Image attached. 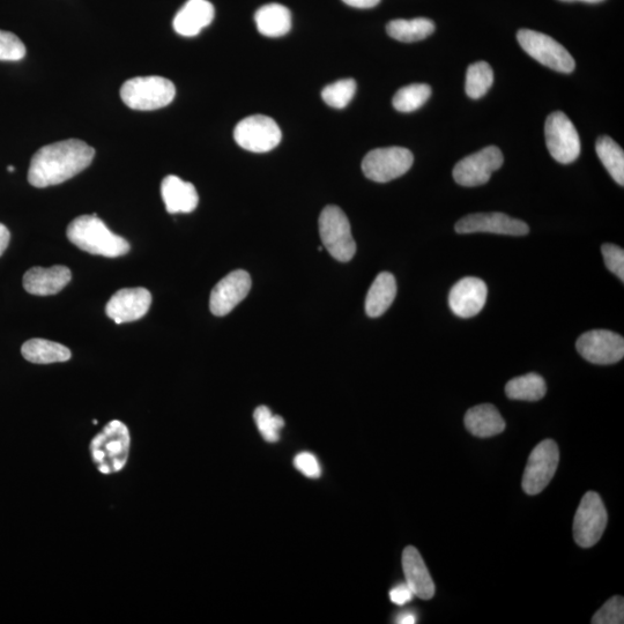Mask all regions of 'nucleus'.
<instances>
[{
    "mask_svg": "<svg viewBox=\"0 0 624 624\" xmlns=\"http://www.w3.org/2000/svg\"><path fill=\"white\" fill-rule=\"evenodd\" d=\"M94 156V148L78 139L44 146L33 156L28 182L39 189L62 184L91 166Z\"/></svg>",
    "mask_w": 624,
    "mask_h": 624,
    "instance_id": "obj_1",
    "label": "nucleus"
},
{
    "mask_svg": "<svg viewBox=\"0 0 624 624\" xmlns=\"http://www.w3.org/2000/svg\"><path fill=\"white\" fill-rule=\"evenodd\" d=\"M68 239L80 250L96 256L116 258L130 251L129 242L111 232L96 214L74 219L68 227Z\"/></svg>",
    "mask_w": 624,
    "mask_h": 624,
    "instance_id": "obj_2",
    "label": "nucleus"
},
{
    "mask_svg": "<svg viewBox=\"0 0 624 624\" xmlns=\"http://www.w3.org/2000/svg\"><path fill=\"white\" fill-rule=\"evenodd\" d=\"M93 462L102 474L123 470L130 453V433L121 421H111L91 443Z\"/></svg>",
    "mask_w": 624,
    "mask_h": 624,
    "instance_id": "obj_3",
    "label": "nucleus"
},
{
    "mask_svg": "<svg viewBox=\"0 0 624 624\" xmlns=\"http://www.w3.org/2000/svg\"><path fill=\"white\" fill-rule=\"evenodd\" d=\"M172 81L162 77H137L123 84L121 98L130 109L151 111L165 108L175 99Z\"/></svg>",
    "mask_w": 624,
    "mask_h": 624,
    "instance_id": "obj_4",
    "label": "nucleus"
},
{
    "mask_svg": "<svg viewBox=\"0 0 624 624\" xmlns=\"http://www.w3.org/2000/svg\"><path fill=\"white\" fill-rule=\"evenodd\" d=\"M319 234L329 254L341 263L352 260L356 252L351 224L341 208L325 207L319 217Z\"/></svg>",
    "mask_w": 624,
    "mask_h": 624,
    "instance_id": "obj_5",
    "label": "nucleus"
},
{
    "mask_svg": "<svg viewBox=\"0 0 624 624\" xmlns=\"http://www.w3.org/2000/svg\"><path fill=\"white\" fill-rule=\"evenodd\" d=\"M517 40L527 55L547 68L561 73L574 72L576 68L574 57L551 36L531 29H522L517 33Z\"/></svg>",
    "mask_w": 624,
    "mask_h": 624,
    "instance_id": "obj_6",
    "label": "nucleus"
},
{
    "mask_svg": "<svg viewBox=\"0 0 624 624\" xmlns=\"http://www.w3.org/2000/svg\"><path fill=\"white\" fill-rule=\"evenodd\" d=\"M413 162L414 156L407 148H377L364 156L362 170L370 181L388 183L405 175Z\"/></svg>",
    "mask_w": 624,
    "mask_h": 624,
    "instance_id": "obj_7",
    "label": "nucleus"
},
{
    "mask_svg": "<svg viewBox=\"0 0 624 624\" xmlns=\"http://www.w3.org/2000/svg\"><path fill=\"white\" fill-rule=\"evenodd\" d=\"M607 522V510L600 495L596 492L586 493L577 509L572 529L577 545L590 548L598 544Z\"/></svg>",
    "mask_w": 624,
    "mask_h": 624,
    "instance_id": "obj_8",
    "label": "nucleus"
},
{
    "mask_svg": "<svg viewBox=\"0 0 624 624\" xmlns=\"http://www.w3.org/2000/svg\"><path fill=\"white\" fill-rule=\"evenodd\" d=\"M545 139L549 153L562 165L575 162L581 155V138L566 114L556 111L545 123Z\"/></svg>",
    "mask_w": 624,
    "mask_h": 624,
    "instance_id": "obj_9",
    "label": "nucleus"
},
{
    "mask_svg": "<svg viewBox=\"0 0 624 624\" xmlns=\"http://www.w3.org/2000/svg\"><path fill=\"white\" fill-rule=\"evenodd\" d=\"M560 451L553 440H545L532 451L523 477V489L527 495H538L552 481L559 466Z\"/></svg>",
    "mask_w": 624,
    "mask_h": 624,
    "instance_id": "obj_10",
    "label": "nucleus"
},
{
    "mask_svg": "<svg viewBox=\"0 0 624 624\" xmlns=\"http://www.w3.org/2000/svg\"><path fill=\"white\" fill-rule=\"evenodd\" d=\"M281 130L271 117L254 115L236 125L234 139L237 145L249 152L266 153L274 150L281 141Z\"/></svg>",
    "mask_w": 624,
    "mask_h": 624,
    "instance_id": "obj_11",
    "label": "nucleus"
},
{
    "mask_svg": "<svg viewBox=\"0 0 624 624\" xmlns=\"http://www.w3.org/2000/svg\"><path fill=\"white\" fill-rule=\"evenodd\" d=\"M504 162L503 154L499 147L488 146L484 150L466 156L453 168V178L463 187H479L486 184L496 170H499Z\"/></svg>",
    "mask_w": 624,
    "mask_h": 624,
    "instance_id": "obj_12",
    "label": "nucleus"
},
{
    "mask_svg": "<svg viewBox=\"0 0 624 624\" xmlns=\"http://www.w3.org/2000/svg\"><path fill=\"white\" fill-rule=\"evenodd\" d=\"M576 348L586 361L608 366L623 359L624 339L612 331L593 330L578 338Z\"/></svg>",
    "mask_w": 624,
    "mask_h": 624,
    "instance_id": "obj_13",
    "label": "nucleus"
},
{
    "mask_svg": "<svg viewBox=\"0 0 624 624\" xmlns=\"http://www.w3.org/2000/svg\"><path fill=\"white\" fill-rule=\"evenodd\" d=\"M458 234L492 233L509 236H524L530 228L524 221L503 213H478L467 215L456 225Z\"/></svg>",
    "mask_w": 624,
    "mask_h": 624,
    "instance_id": "obj_14",
    "label": "nucleus"
},
{
    "mask_svg": "<svg viewBox=\"0 0 624 624\" xmlns=\"http://www.w3.org/2000/svg\"><path fill=\"white\" fill-rule=\"evenodd\" d=\"M251 278L248 272L239 270L229 273L213 288L210 309L214 316L230 314L248 296Z\"/></svg>",
    "mask_w": 624,
    "mask_h": 624,
    "instance_id": "obj_15",
    "label": "nucleus"
},
{
    "mask_svg": "<svg viewBox=\"0 0 624 624\" xmlns=\"http://www.w3.org/2000/svg\"><path fill=\"white\" fill-rule=\"evenodd\" d=\"M151 304L152 295L146 288H125L111 296L106 312L117 325H121L143 318Z\"/></svg>",
    "mask_w": 624,
    "mask_h": 624,
    "instance_id": "obj_16",
    "label": "nucleus"
},
{
    "mask_svg": "<svg viewBox=\"0 0 624 624\" xmlns=\"http://www.w3.org/2000/svg\"><path fill=\"white\" fill-rule=\"evenodd\" d=\"M487 296L488 288L484 280L467 277L452 287L449 295V306L456 316L471 318L477 316L484 309Z\"/></svg>",
    "mask_w": 624,
    "mask_h": 624,
    "instance_id": "obj_17",
    "label": "nucleus"
},
{
    "mask_svg": "<svg viewBox=\"0 0 624 624\" xmlns=\"http://www.w3.org/2000/svg\"><path fill=\"white\" fill-rule=\"evenodd\" d=\"M72 274L68 267L55 265L44 269V267H33L24 276V287L26 292L37 296L55 295L63 291L69 285Z\"/></svg>",
    "mask_w": 624,
    "mask_h": 624,
    "instance_id": "obj_18",
    "label": "nucleus"
},
{
    "mask_svg": "<svg viewBox=\"0 0 624 624\" xmlns=\"http://www.w3.org/2000/svg\"><path fill=\"white\" fill-rule=\"evenodd\" d=\"M403 569L406 584L410 586L414 596L430 600L435 596V584L430 576L425 561L418 549L413 546L405 548L403 553Z\"/></svg>",
    "mask_w": 624,
    "mask_h": 624,
    "instance_id": "obj_19",
    "label": "nucleus"
},
{
    "mask_svg": "<svg viewBox=\"0 0 624 624\" xmlns=\"http://www.w3.org/2000/svg\"><path fill=\"white\" fill-rule=\"evenodd\" d=\"M214 16V7L207 0H188L176 14L173 26L177 34L192 37L210 26Z\"/></svg>",
    "mask_w": 624,
    "mask_h": 624,
    "instance_id": "obj_20",
    "label": "nucleus"
},
{
    "mask_svg": "<svg viewBox=\"0 0 624 624\" xmlns=\"http://www.w3.org/2000/svg\"><path fill=\"white\" fill-rule=\"evenodd\" d=\"M161 195L170 214L191 213L199 203L195 185L175 175H169L162 181Z\"/></svg>",
    "mask_w": 624,
    "mask_h": 624,
    "instance_id": "obj_21",
    "label": "nucleus"
},
{
    "mask_svg": "<svg viewBox=\"0 0 624 624\" xmlns=\"http://www.w3.org/2000/svg\"><path fill=\"white\" fill-rule=\"evenodd\" d=\"M465 426L472 435L487 438L503 433L505 421L494 405L482 404L467 411Z\"/></svg>",
    "mask_w": 624,
    "mask_h": 624,
    "instance_id": "obj_22",
    "label": "nucleus"
},
{
    "mask_svg": "<svg viewBox=\"0 0 624 624\" xmlns=\"http://www.w3.org/2000/svg\"><path fill=\"white\" fill-rule=\"evenodd\" d=\"M397 296V282L389 272L378 274L366 299V312L371 318L385 314Z\"/></svg>",
    "mask_w": 624,
    "mask_h": 624,
    "instance_id": "obj_23",
    "label": "nucleus"
},
{
    "mask_svg": "<svg viewBox=\"0 0 624 624\" xmlns=\"http://www.w3.org/2000/svg\"><path fill=\"white\" fill-rule=\"evenodd\" d=\"M256 26L260 34L267 37H281L292 28V14L286 6L267 4L256 12Z\"/></svg>",
    "mask_w": 624,
    "mask_h": 624,
    "instance_id": "obj_24",
    "label": "nucleus"
},
{
    "mask_svg": "<svg viewBox=\"0 0 624 624\" xmlns=\"http://www.w3.org/2000/svg\"><path fill=\"white\" fill-rule=\"evenodd\" d=\"M21 354L28 362L50 364L66 362L71 359L68 347L47 339H29L21 347Z\"/></svg>",
    "mask_w": 624,
    "mask_h": 624,
    "instance_id": "obj_25",
    "label": "nucleus"
},
{
    "mask_svg": "<svg viewBox=\"0 0 624 624\" xmlns=\"http://www.w3.org/2000/svg\"><path fill=\"white\" fill-rule=\"evenodd\" d=\"M386 32L392 39L400 42L412 43L427 39L435 32V24L426 18L412 20H392L386 26Z\"/></svg>",
    "mask_w": 624,
    "mask_h": 624,
    "instance_id": "obj_26",
    "label": "nucleus"
},
{
    "mask_svg": "<svg viewBox=\"0 0 624 624\" xmlns=\"http://www.w3.org/2000/svg\"><path fill=\"white\" fill-rule=\"evenodd\" d=\"M546 392L544 378L534 373L516 377L505 386V393L514 400L538 401L546 396Z\"/></svg>",
    "mask_w": 624,
    "mask_h": 624,
    "instance_id": "obj_27",
    "label": "nucleus"
},
{
    "mask_svg": "<svg viewBox=\"0 0 624 624\" xmlns=\"http://www.w3.org/2000/svg\"><path fill=\"white\" fill-rule=\"evenodd\" d=\"M596 151L601 162L607 169L613 180L624 185V152L619 144L611 137H600L597 141Z\"/></svg>",
    "mask_w": 624,
    "mask_h": 624,
    "instance_id": "obj_28",
    "label": "nucleus"
},
{
    "mask_svg": "<svg viewBox=\"0 0 624 624\" xmlns=\"http://www.w3.org/2000/svg\"><path fill=\"white\" fill-rule=\"evenodd\" d=\"M494 83L492 66L486 62L470 65L466 74L465 91L468 98L478 100L485 96Z\"/></svg>",
    "mask_w": 624,
    "mask_h": 624,
    "instance_id": "obj_29",
    "label": "nucleus"
},
{
    "mask_svg": "<svg viewBox=\"0 0 624 624\" xmlns=\"http://www.w3.org/2000/svg\"><path fill=\"white\" fill-rule=\"evenodd\" d=\"M430 96H432V87L426 84H413L399 89L392 103L400 113H412L420 109Z\"/></svg>",
    "mask_w": 624,
    "mask_h": 624,
    "instance_id": "obj_30",
    "label": "nucleus"
},
{
    "mask_svg": "<svg viewBox=\"0 0 624 624\" xmlns=\"http://www.w3.org/2000/svg\"><path fill=\"white\" fill-rule=\"evenodd\" d=\"M355 93V80L343 79L326 86L323 89L322 98L328 106L336 109H344L349 103H351Z\"/></svg>",
    "mask_w": 624,
    "mask_h": 624,
    "instance_id": "obj_31",
    "label": "nucleus"
},
{
    "mask_svg": "<svg viewBox=\"0 0 624 624\" xmlns=\"http://www.w3.org/2000/svg\"><path fill=\"white\" fill-rule=\"evenodd\" d=\"M259 433L269 443L280 440V430L285 427V420L280 415H273L269 407L259 406L254 414Z\"/></svg>",
    "mask_w": 624,
    "mask_h": 624,
    "instance_id": "obj_32",
    "label": "nucleus"
},
{
    "mask_svg": "<svg viewBox=\"0 0 624 624\" xmlns=\"http://www.w3.org/2000/svg\"><path fill=\"white\" fill-rule=\"evenodd\" d=\"M26 56L25 44L17 35L0 31V61L18 62Z\"/></svg>",
    "mask_w": 624,
    "mask_h": 624,
    "instance_id": "obj_33",
    "label": "nucleus"
},
{
    "mask_svg": "<svg viewBox=\"0 0 624 624\" xmlns=\"http://www.w3.org/2000/svg\"><path fill=\"white\" fill-rule=\"evenodd\" d=\"M593 624H622L624 623V599L620 596L609 599L607 603L594 614Z\"/></svg>",
    "mask_w": 624,
    "mask_h": 624,
    "instance_id": "obj_34",
    "label": "nucleus"
},
{
    "mask_svg": "<svg viewBox=\"0 0 624 624\" xmlns=\"http://www.w3.org/2000/svg\"><path fill=\"white\" fill-rule=\"evenodd\" d=\"M603 251L607 269L615 274L621 281H624V251L614 244H604Z\"/></svg>",
    "mask_w": 624,
    "mask_h": 624,
    "instance_id": "obj_35",
    "label": "nucleus"
},
{
    "mask_svg": "<svg viewBox=\"0 0 624 624\" xmlns=\"http://www.w3.org/2000/svg\"><path fill=\"white\" fill-rule=\"evenodd\" d=\"M294 465L302 474L310 479H318L322 475V468L317 458L310 452H301L294 459Z\"/></svg>",
    "mask_w": 624,
    "mask_h": 624,
    "instance_id": "obj_36",
    "label": "nucleus"
},
{
    "mask_svg": "<svg viewBox=\"0 0 624 624\" xmlns=\"http://www.w3.org/2000/svg\"><path fill=\"white\" fill-rule=\"evenodd\" d=\"M413 597L414 593L410 589V586H408L406 583L400 584L390 591V599L392 603L398 606H404L410 603Z\"/></svg>",
    "mask_w": 624,
    "mask_h": 624,
    "instance_id": "obj_37",
    "label": "nucleus"
},
{
    "mask_svg": "<svg viewBox=\"0 0 624 624\" xmlns=\"http://www.w3.org/2000/svg\"><path fill=\"white\" fill-rule=\"evenodd\" d=\"M343 2L356 9H373L381 3V0H343Z\"/></svg>",
    "mask_w": 624,
    "mask_h": 624,
    "instance_id": "obj_38",
    "label": "nucleus"
},
{
    "mask_svg": "<svg viewBox=\"0 0 624 624\" xmlns=\"http://www.w3.org/2000/svg\"><path fill=\"white\" fill-rule=\"evenodd\" d=\"M11 240L10 230L6 226L0 224V257L4 254L7 247H9Z\"/></svg>",
    "mask_w": 624,
    "mask_h": 624,
    "instance_id": "obj_39",
    "label": "nucleus"
},
{
    "mask_svg": "<svg viewBox=\"0 0 624 624\" xmlns=\"http://www.w3.org/2000/svg\"><path fill=\"white\" fill-rule=\"evenodd\" d=\"M397 623L414 624L416 623V615L412 612L401 613L397 618Z\"/></svg>",
    "mask_w": 624,
    "mask_h": 624,
    "instance_id": "obj_40",
    "label": "nucleus"
},
{
    "mask_svg": "<svg viewBox=\"0 0 624 624\" xmlns=\"http://www.w3.org/2000/svg\"><path fill=\"white\" fill-rule=\"evenodd\" d=\"M560 2H583V3H589V4H597V3H601L604 2V0H560Z\"/></svg>",
    "mask_w": 624,
    "mask_h": 624,
    "instance_id": "obj_41",
    "label": "nucleus"
},
{
    "mask_svg": "<svg viewBox=\"0 0 624 624\" xmlns=\"http://www.w3.org/2000/svg\"><path fill=\"white\" fill-rule=\"evenodd\" d=\"M7 169H9V172H10V173H13V172H14V170H16V168H14L13 166H9V168H7Z\"/></svg>",
    "mask_w": 624,
    "mask_h": 624,
    "instance_id": "obj_42",
    "label": "nucleus"
}]
</instances>
